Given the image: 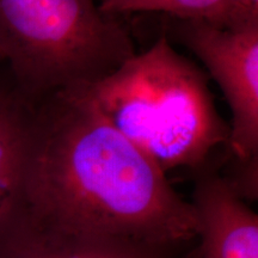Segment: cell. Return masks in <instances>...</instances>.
Segmentation results:
<instances>
[{"label": "cell", "mask_w": 258, "mask_h": 258, "mask_svg": "<svg viewBox=\"0 0 258 258\" xmlns=\"http://www.w3.org/2000/svg\"><path fill=\"white\" fill-rule=\"evenodd\" d=\"M106 15L163 14L178 19H196L228 29L231 0H97Z\"/></svg>", "instance_id": "cell-8"}, {"label": "cell", "mask_w": 258, "mask_h": 258, "mask_svg": "<svg viewBox=\"0 0 258 258\" xmlns=\"http://www.w3.org/2000/svg\"><path fill=\"white\" fill-rule=\"evenodd\" d=\"M134 54L128 29L97 0H0V60L28 102L91 85Z\"/></svg>", "instance_id": "cell-3"}, {"label": "cell", "mask_w": 258, "mask_h": 258, "mask_svg": "<svg viewBox=\"0 0 258 258\" xmlns=\"http://www.w3.org/2000/svg\"><path fill=\"white\" fill-rule=\"evenodd\" d=\"M208 82L163 35L84 89L105 120L166 173L201 169L217 148L227 147L230 123L219 114Z\"/></svg>", "instance_id": "cell-2"}, {"label": "cell", "mask_w": 258, "mask_h": 258, "mask_svg": "<svg viewBox=\"0 0 258 258\" xmlns=\"http://www.w3.org/2000/svg\"><path fill=\"white\" fill-rule=\"evenodd\" d=\"M258 25V0H231L228 29H244Z\"/></svg>", "instance_id": "cell-9"}, {"label": "cell", "mask_w": 258, "mask_h": 258, "mask_svg": "<svg viewBox=\"0 0 258 258\" xmlns=\"http://www.w3.org/2000/svg\"><path fill=\"white\" fill-rule=\"evenodd\" d=\"M4 258H170L173 251L76 235L42 226L19 208L0 232Z\"/></svg>", "instance_id": "cell-6"}, {"label": "cell", "mask_w": 258, "mask_h": 258, "mask_svg": "<svg viewBox=\"0 0 258 258\" xmlns=\"http://www.w3.org/2000/svg\"><path fill=\"white\" fill-rule=\"evenodd\" d=\"M21 208L64 233L173 252L199 237L191 203L105 120L84 86L34 108Z\"/></svg>", "instance_id": "cell-1"}, {"label": "cell", "mask_w": 258, "mask_h": 258, "mask_svg": "<svg viewBox=\"0 0 258 258\" xmlns=\"http://www.w3.org/2000/svg\"><path fill=\"white\" fill-rule=\"evenodd\" d=\"M167 17V16H166ZM170 34L192 51L218 83L231 109V158H258V25L225 29L167 17Z\"/></svg>", "instance_id": "cell-4"}, {"label": "cell", "mask_w": 258, "mask_h": 258, "mask_svg": "<svg viewBox=\"0 0 258 258\" xmlns=\"http://www.w3.org/2000/svg\"><path fill=\"white\" fill-rule=\"evenodd\" d=\"M0 258H4V256H3V254H2V253H0Z\"/></svg>", "instance_id": "cell-10"}, {"label": "cell", "mask_w": 258, "mask_h": 258, "mask_svg": "<svg viewBox=\"0 0 258 258\" xmlns=\"http://www.w3.org/2000/svg\"><path fill=\"white\" fill-rule=\"evenodd\" d=\"M32 112L19 92L0 91V232L22 206Z\"/></svg>", "instance_id": "cell-7"}, {"label": "cell", "mask_w": 258, "mask_h": 258, "mask_svg": "<svg viewBox=\"0 0 258 258\" xmlns=\"http://www.w3.org/2000/svg\"><path fill=\"white\" fill-rule=\"evenodd\" d=\"M190 202L201 258H258V217L218 171L199 169Z\"/></svg>", "instance_id": "cell-5"}]
</instances>
